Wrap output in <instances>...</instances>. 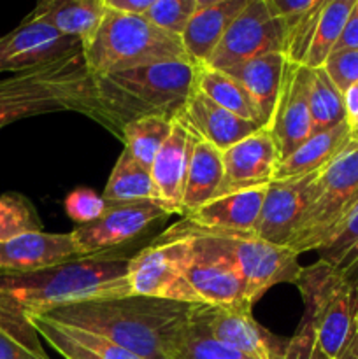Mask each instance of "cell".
<instances>
[{
  "label": "cell",
  "instance_id": "cell-19",
  "mask_svg": "<svg viewBox=\"0 0 358 359\" xmlns=\"http://www.w3.org/2000/svg\"><path fill=\"white\" fill-rule=\"evenodd\" d=\"M195 135L174 119L172 132L151 165L157 203L168 214H181L186 174Z\"/></svg>",
  "mask_w": 358,
  "mask_h": 359
},
{
  "label": "cell",
  "instance_id": "cell-44",
  "mask_svg": "<svg viewBox=\"0 0 358 359\" xmlns=\"http://www.w3.org/2000/svg\"><path fill=\"white\" fill-rule=\"evenodd\" d=\"M347 128H350V139L353 144H358V114L353 118H347Z\"/></svg>",
  "mask_w": 358,
  "mask_h": 359
},
{
  "label": "cell",
  "instance_id": "cell-27",
  "mask_svg": "<svg viewBox=\"0 0 358 359\" xmlns=\"http://www.w3.org/2000/svg\"><path fill=\"white\" fill-rule=\"evenodd\" d=\"M221 182H223L221 151L207 140L195 137L190 154L185 195H183V216L195 212L197 209L216 198Z\"/></svg>",
  "mask_w": 358,
  "mask_h": 359
},
{
  "label": "cell",
  "instance_id": "cell-29",
  "mask_svg": "<svg viewBox=\"0 0 358 359\" xmlns=\"http://www.w3.org/2000/svg\"><path fill=\"white\" fill-rule=\"evenodd\" d=\"M195 88L220 107L227 109L239 118L256 123L260 128H263L255 102L230 74L211 69V67H199Z\"/></svg>",
  "mask_w": 358,
  "mask_h": 359
},
{
  "label": "cell",
  "instance_id": "cell-10",
  "mask_svg": "<svg viewBox=\"0 0 358 359\" xmlns=\"http://www.w3.org/2000/svg\"><path fill=\"white\" fill-rule=\"evenodd\" d=\"M225 242L235 269L241 273L246 287V302L255 305L276 284H295L304 266L298 255L286 245H276L260 238H228Z\"/></svg>",
  "mask_w": 358,
  "mask_h": 359
},
{
  "label": "cell",
  "instance_id": "cell-17",
  "mask_svg": "<svg viewBox=\"0 0 358 359\" xmlns=\"http://www.w3.org/2000/svg\"><path fill=\"white\" fill-rule=\"evenodd\" d=\"M309 79H311V69L290 62L286 63L283 90L274 111L272 123L267 128L276 140L281 161L312 135Z\"/></svg>",
  "mask_w": 358,
  "mask_h": 359
},
{
  "label": "cell",
  "instance_id": "cell-38",
  "mask_svg": "<svg viewBox=\"0 0 358 359\" xmlns=\"http://www.w3.org/2000/svg\"><path fill=\"white\" fill-rule=\"evenodd\" d=\"M63 209H65L67 216L74 223H77V226H81V224H90L97 221L105 212L107 205H105L102 195L95 193L93 189L76 188L65 196Z\"/></svg>",
  "mask_w": 358,
  "mask_h": 359
},
{
  "label": "cell",
  "instance_id": "cell-40",
  "mask_svg": "<svg viewBox=\"0 0 358 359\" xmlns=\"http://www.w3.org/2000/svg\"><path fill=\"white\" fill-rule=\"evenodd\" d=\"M323 0H267L270 13L283 23L284 34L300 23Z\"/></svg>",
  "mask_w": 358,
  "mask_h": 359
},
{
  "label": "cell",
  "instance_id": "cell-16",
  "mask_svg": "<svg viewBox=\"0 0 358 359\" xmlns=\"http://www.w3.org/2000/svg\"><path fill=\"white\" fill-rule=\"evenodd\" d=\"M221 160H223V182L218 196L241 189L269 186L276 177L281 154L270 130L260 128L235 146L223 151Z\"/></svg>",
  "mask_w": 358,
  "mask_h": 359
},
{
  "label": "cell",
  "instance_id": "cell-36",
  "mask_svg": "<svg viewBox=\"0 0 358 359\" xmlns=\"http://www.w3.org/2000/svg\"><path fill=\"white\" fill-rule=\"evenodd\" d=\"M41 230V217L30 200L18 193L0 195V242Z\"/></svg>",
  "mask_w": 358,
  "mask_h": 359
},
{
  "label": "cell",
  "instance_id": "cell-33",
  "mask_svg": "<svg viewBox=\"0 0 358 359\" xmlns=\"http://www.w3.org/2000/svg\"><path fill=\"white\" fill-rule=\"evenodd\" d=\"M309 111H311L312 133L325 132L346 121L343 93L333 84L325 69L311 70Z\"/></svg>",
  "mask_w": 358,
  "mask_h": 359
},
{
  "label": "cell",
  "instance_id": "cell-4",
  "mask_svg": "<svg viewBox=\"0 0 358 359\" xmlns=\"http://www.w3.org/2000/svg\"><path fill=\"white\" fill-rule=\"evenodd\" d=\"M295 286L302 294L304 316L286 342L284 359H357L353 284L318 259L302 269Z\"/></svg>",
  "mask_w": 358,
  "mask_h": 359
},
{
  "label": "cell",
  "instance_id": "cell-23",
  "mask_svg": "<svg viewBox=\"0 0 358 359\" xmlns=\"http://www.w3.org/2000/svg\"><path fill=\"white\" fill-rule=\"evenodd\" d=\"M286 63L288 60L283 53H269L223 70L230 74L255 102L263 128H269L272 123L274 111L283 90Z\"/></svg>",
  "mask_w": 358,
  "mask_h": 359
},
{
  "label": "cell",
  "instance_id": "cell-6",
  "mask_svg": "<svg viewBox=\"0 0 358 359\" xmlns=\"http://www.w3.org/2000/svg\"><path fill=\"white\" fill-rule=\"evenodd\" d=\"M107 9V7H105ZM83 58L91 77L147 63L186 58L181 39L165 34L144 16L107 9Z\"/></svg>",
  "mask_w": 358,
  "mask_h": 359
},
{
  "label": "cell",
  "instance_id": "cell-13",
  "mask_svg": "<svg viewBox=\"0 0 358 359\" xmlns=\"http://www.w3.org/2000/svg\"><path fill=\"white\" fill-rule=\"evenodd\" d=\"M193 256L186 277L202 305L248 304L241 273L235 269L221 237L192 235Z\"/></svg>",
  "mask_w": 358,
  "mask_h": 359
},
{
  "label": "cell",
  "instance_id": "cell-11",
  "mask_svg": "<svg viewBox=\"0 0 358 359\" xmlns=\"http://www.w3.org/2000/svg\"><path fill=\"white\" fill-rule=\"evenodd\" d=\"M267 186L218 196L168 228V235H214L228 238L256 237Z\"/></svg>",
  "mask_w": 358,
  "mask_h": 359
},
{
  "label": "cell",
  "instance_id": "cell-41",
  "mask_svg": "<svg viewBox=\"0 0 358 359\" xmlns=\"http://www.w3.org/2000/svg\"><path fill=\"white\" fill-rule=\"evenodd\" d=\"M343 49H358V0H354V6L344 25L336 51H343Z\"/></svg>",
  "mask_w": 358,
  "mask_h": 359
},
{
  "label": "cell",
  "instance_id": "cell-45",
  "mask_svg": "<svg viewBox=\"0 0 358 359\" xmlns=\"http://www.w3.org/2000/svg\"><path fill=\"white\" fill-rule=\"evenodd\" d=\"M354 302H357V307H354V354L358 359V283L354 284Z\"/></svg>",
  "mask_w": 358,
  "mask_h": 359
},
{
  "label": "cell",
  "instance_id": "cell-32",
  "mask_svg": "<svg viewBox=\"0 0 358 359\" xmlns=\"http://www.w3.org/2000/svg\"><path fill=\"white\" fill-rule=\"evenodd\" d=\"M172 125H174L172 119L158 118V116L135 119V121L123 126V149L133 160L139 161L142 167L151 170V165H153L158 151L161 149L165 140L171 135Z\"/></svg>",
  "mask_w": 358,
  "mask_h": 359
},
{
  "label": "cell",
  "instance_id": "cell-25",
  "mask_svg": "<svg viewBox=\"0 0 358 359\" xmlns=\"http://www.w3.org/2000/svg\"><path fill=\"white\" fill-rule=\"evenodd\" d=\"M105 11L104 0H46L37 4L30 16L48 21L62 35L79 41L84 49L97 35Z\"/></svg>",
  "mask_w": 358,
  "mask_h": 359
},
{
  "label": "cell",
  "instance_id": "cell-26",
  "mask_svg": "<svg viewBox=\"0 0 358 359\" xmlns=\"http://www.w3.org/2000/svg\"><path fill=\"white\" fill-rule=\"evenodd\" d=\"M350 144L351 139L347 121L325 130V132L312 133L302 146H298L290 156L281 161L274 181L304 177V175L321 172Z\"/></svg>",
  "mask_w": 358,
  "mask_h": 359
},
{
  "label": "cell",
  "instance_id": "cell-22",
  "mask_svg": "<svg viewBox=\"0 0 358 359\" xmlns=\"http://www.w3.org/2000/svg\"><path fill=\"white\" fill-rule=\"evenodd\" d=\"M248 2L249 0H199L195 13L181 35L186 58L197 67H206L232 21Z\"/></svg>",
  "mask_w": 358,
  "mask_h": 359
},
{
  "label": "cell",
  "instance_id": "cell-28",
  "mask_svg": "<svg viewBox=\"0 0 358 359\" xmlns=\"http://www.w3.org/2000/svg\"><path fill=\"white\" fill-rule=\"evenodd\" d=\"M102 198H104L105 205H121V203L133 202L157 203L151 170L142 167L139 161L133 160L123 149L111 175H109Z\"/></svg>",
  "mask_w": 358,
  "mask_h": 359
},
{
  "label": "cell",
  "instance_id": "cell-37",
  "mask_svg": "<svg viewBox=\"0 0 358 359\" xmlns=\"http://www.w3.org/2000/svg\"><path fill=\"white\" fill-rule=\"evenodd\" d=\"M197 2L199 0H153L144 18L165 34L181 39L186 25L195 13Z\"/></svg>",
  "mask_w": 358,
  "mask_h": 359
},
{
  "label": "cell",
  "instance_id": "cell-21",
  "mask_svg": "<svg viewBox=\"0 0 358 359\" xmlns=\"http://www.w3.org/2000/svg\"><path fill=\"white\" fill-rule=\"evenodd\" d=\"M175 119L183 123L193 135L207 140L221 153L260 130L256 123L232 114L230 111L209 100L197 88Z\"/></svg>",
  "mask_w": 358,
  "mask_h": 359
},
{
  "label": "cell",
  "instance_id": "cell-1",
  "mask_svg": "<svg viewBox=\"0 0 358 359\" xmlns=\"http://www.w3.org/2000/svg\"><path fill=\"white\" fill-rule=\"evenodd\" d=\"M192 307L178 302L130 294L63 305L35 314L104 337L142 359H174Z\"/></svg>",
  "mask_w": 358,
  "mask_h": 359
},
{
  "label": "cell",
  "instance_id": "cell-14",
  "mask_svg": "<svg viewBox=\"0 0 358 359\" xmlns=\"http://www.w3.org/2000/svg\"><path fill=\"white\" fill-rule=\"evenodd\" d=\"M81 49L79 41L65 37L48 21L28 14L13 32L0 37V72H25Z\"/></svg>",
  "mask_w": 358,
  "mask_h": 359
},
{
  "label": "cell",
  "instance_id": "cell-42",
  "mask_svg": "<svg viewBox=\"0 0 358 359\" xmlns=\"http://www.w3.org/2000/svg\"><path fill=\"white\" fill-rule=\"evenodd\" d=\"M105 7L121 14H132V16H144L150 9L153 0H104Z\"/></svg>",
  "mask_w": 358,
  "mask_h": 359
},
{
  "label": "cell",
  "instance_id": "cell-9",
  "mask_svg": "<svg viewBox=\"0 0 358 359\" xmlns=\"http://www.w3.org/2000/svg\"><path fill=\"white\" fill-rule=\"evenodd\" d=\"M283 51V23L270 13L267 0H249L248 6L232 21L206 67L228 70L256 56Z\"/></svg>",
  "mask_w": 358,
  "mask_h": 359
},
{
  "label": "cell",
  "instance_id": "cell-5",
  "mask_svg": "<svg viewBox=\"0 0 358 359\" xmlns=\"http://www.w3.org/2000/svg\"><path fill=\"white\" fill-rule=\"evenodd\" d=\"M53 112H77L105 128L83 49L0 81V128Z\"/></svg>",
  "mask_w": 358,
  "mask_h": 359
},
{
  "label": "cell",
  "instance_id": "cell-24",
  "mask_svg": "<svg viewBox=\"0 0 358 359\" xmlns=\"http://www.w3.org/2000/svg\"><path fill=\"white\" fill-rule=\"evenodd\" d=\"M25 316L39 337H42L63 359H142L95 333L62 325L42 314Z\"/></svg>",
  "mask_w": 358,
  "mask_h": 359
},
{
  "label": "cell",
  "instance_id": "cell-12",
  "mask_svg": "<svg viewBox=\"0 0 358 359\" xmlns=\"http://www.w3.org/2000/svg\"><path fill=\"white\" fill-rule=\"evenodd\" d=\"M167 216V210L154 202L107 205L97 221L81 224L70 231L77 258L114 252L119 245L137 238L157 221Z\"/></svg>",
  "mask_w": 358,
  "mask_h": 359
},
{
  "label": "cell",
  "instance_id": "cell-15",
  "mask_svg": "<svg viewBox=\"0 0 358 359\" xmlns=\"http://www.w3.org/2000/svg\"><path fill=\"white\" fill-rule=\"evenodd\" d=\"M204 323L214 339L251 359H284L286 342L256 323L251 305H199Z\"/></svg>",
  "mask_w": 358,
  "mask_h": 359
},
{
  "label": "cell",
  "instance_id": "cell-18",
  "mask_svg": "<svg viewBox=\"0 0 358 359\" xmlns=\"http://www.w3.org/2000/svg\"><path fill=\"white\" fill-rule=\"evenodd\" d=\"M318 175L272 181L267 186L262 214H260L256 238L276 245H286L304 212L307 189L312 179Z\"/></svg>",
  "mask_w": 358,
  "mask_h": 359
},
{
  "label": "cell",
  "instance_id": "cell-3",
  "mask_svg": "<svg viewBox=\"0 0 358 359\" xmlns=\"http://www.w3.org/2000/svg\"><path fill=\"white\" fill-rule=\"evenodd\" d=\"M199 67L188 58L147 63L93 77L105 128L121 139L123 126L140 118L174 121L192 97Z\"/></svg>",
  "mask_w": 358,
  "mask_h": 359
},
{
  "label": "cell",
  "instance_id": "cell-8",
  "mask_svg": "<svg viewBox=\"0 0 358 359\" xmlns=\"http://www.w3.org/2000/svg\"><path fill=\"white\" fill-rule=\"evenodd\" d=\"M193 242L192 235L164 233L157 242L132 256L128 263L132 294L202 305L186 277L193 256Z\"/></svg>",
  "mask_w": 358,
  "mask_h": 359
},
{
  "label": "cell",
  "instance_id": "cell-34",
  "mask_svg": "<svg viewBox=\"0 0 358 359\" xmlns=\"http://www.w3.org/2000/svg\"><path fill=\"white\" fill-rule=\"evenodd\" d=\"M318 255L321 262L339 270L353 286L358 283V203Z\"/></svg>",
  "mask_w": 358,
  "mask_h": 359
},
{
  "label": "cell",
  "instance_id": "cell-43",
  "mask_svg": "<svg viewBox=\"0 0 358 359\" xmlns=\"http://www.w3.org/2000/svg\"><path fill=\"white\" fill-rule=\"evenodd\" d=\"M344 107H346V119L358 114V83L351 84L343 93Z\"/></svg>",
  "mask_w": 358,
  "mask_h": 359
},
{
  "label": "cell",
  "instance_id": "cell-31",
  "mask_svg": "<svg viewBox=\"0 0 358 359\" xmlns=\"http://www.w3.org/2000/svg\"><path fill=\"white\" fill-rule=\"evenodd\" d=\"M354 6V0H326L319 14L311 46L302 65L307 69H323L326 60L336 51L344 25Z\"/></svg>",
  "mask_w": 358,
  "mask_h": 359
},
{
  "label": "cell",
  "instance_id": "cell-30",
  "mask_svg": "<svg viewBox=\"0 0 358 359\" xmlns=\"http://www.w3.org/2000/svg\"><path fill=\"white\" fill-rule=\"evenodd\" d=\"M0 359H51L25 312L0 300Z\"/></svg>",
  "mask_w": 358,
  "mask_h": 359
},
{
  "label": "cell",
  "instance_id": "cell-2",
  "mask_svg": "<svg viewBox=\"0 0 358 359\" xmlns=\"http://www.w3.org/2000/svg\"><path fill=\"white\" fill-rule=\"evenodd\" d=\"M128 256H84L27 273H0V300L25 314L63 305L130 297Z\"/></svg>",
  "mask_w": 358,
  "mask_h": 359
},
{
  "label": "cell",
  "instance_id": "cell-39",
  "mask_svg": "<svg viewBox=\"0 0 358 359\" xmlns=\"http://www.w3.org/2000/svg\"><path fill=\"white\" fill-rule=\"evenodd\" d=\"M323 69L339 88L340 93H344L351 84L358 83V49L333 51Z\"/></svg>",
  "mask_w": 358,
  "mask_h": 359
},
{
  "label": "cell",
  "instance_id": "cell-35",
  "mask_svg": "<svg viewBox=\"0 0 358 359\" xmlns=\"http://www.w3.org/2000/svg\"><path fill=\"white\" fill-rule=\"evenodd\" d=\"M174 359H251L239 351L214 339L200 316L199 305H193L183 339L175 349Z\"/></svg>",
  "mask_w": 358,
  "mask_h": 359
},
{
  "label": "cell",
  "instance_id": "cell-7",
  "mask_svg": "<svg viewBox=\"0 0 358 359\" xmlns=\"http://www.w3.org/2000/svg\"><path fill=\"white\" fill-rule=\"evenodd\" d=\"M358 203V144L351 142L312 179L304 212L288 248L298 256L319 251Z\"/></svg>",
  "mask_w": 358,
  "mask_h": 359
},
{
  "label": "cell",
  "instance_id": "cell-20",
  "mask_svg": "<svg viewBox=\"0 0 358 359\" xmlns=\"http://www.w3.org/2000/svg\"><path fill=\"white\" fill-rule=\"evenodd\" d=\"M77 258L70 233L28 231L0 242V273H27Z\"/></svg>",
  "mask_w": 358,
  "mask_h": 359
}]
</instances>
